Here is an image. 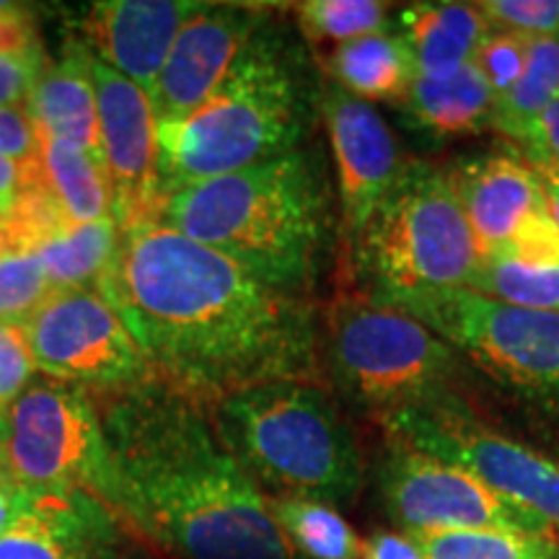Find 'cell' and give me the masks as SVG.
I'll list each match as a JSON object with an SVG mask.
<instances>
[{
  "mask_svg": "<svg viewBox=\"0 0 559 559\" xmlns=\"http://www.w3.org/2000/svg\"><path fill=\"white\" fill-rule=\"evenodd\" d=\"M495 102L492 88L472 62L445 79L415 75L396 107L412 128L445 140L492 128Z\"/></svg>",
  "mask_w": 559,
  "mask_h": 559,
  "instance_id": "obj_21",
  "label": "cell"
},
{
  "mask_svg": "<svg viewBox=\"0 0 559 559\" xmlns=\"http://www.w3.org/2000/svg\"><path fill=\"white\" fill-rule=\"evenodd\" d=\"M11 485V481H9V477H5V474H3V469H0V487H9Z\"/></svg>",
  "mask_w": 559,
  "mask_h": 559,
  "instance_id": "obj_42",
  "label": "cell"
},
{
  "mask_svg": "<svg viewBox=\"0 0 559 559\" xmlns=\"http://www.w3.org/2000/svg\"><path fill=\"white\" fill-rule=\"evenodd\" d=\"M34 358L24 326L0 324V415L24 394L34 379Z\"/></svg>",
  "mask_w": 559,
  "mask_h": 559,
  "instance_id": "obj_33",
  "label": "cell"
},
{
  "mask_svg": "<svg viewBox=\"0 0 559 559\" xmlns=\"http://www.w3.org/2000/svg\"><path fill=\"white\" fill-rule=\"evenodd\" d=\"M160 383L213 407L280 381L321 383V321L280 290L158 221L120 230L102 290Z\"/></svg>",
  "mask_w": 559,
  "mask_h": 559,
  "instance_id": "obj_1",
  "label": "cell"
},
{
  "mask_svg": "<svg viewBox=\"0 0 559 559\" xmlns=\"http://www.w3.org/2000/svg\"><path fill=\"white\" fill-rule=\"evenodd\" d=\"M120 249L115 221L60 226L32 243L55 290H102Z\"/></svg>",
  "mask_w": 559,
  "mask_h": 559,
  "instance_id": "obj_24",
  "label": "cell"
},
{
  "mask_svg": "<svg viewBox=\"0 0 559 559\" xmlns=\"http://www.w3.org/2000/svg\"><path fill=\"white\" fill-rule=\"evenodd\" d=\"M39 169L47 192L68 226L111 218L107 171L102 160L88 151L39 132Z\"/></svg>",
  "mask_w": 559,
  "mask_h": 559,
  "instance_id": "obj_23",
  "label": "cell"
},
{
  "mask_svg": "<svg viewBox=\"0 0 559 559\" xmlns=\"http://www.w3.org/2000/svg\"><path fill=\"white\" fill-rule=\"evenodd\" d=\"M21 500H24V492L19 487H0V534L9 528V523L13 521V515L19 513Z\"/></svg>",
  "mask_w": 559,
  "mask_h": 559,
  "instance_id": "obj_40",
  "label": "cell"
},
{
  "mask_svg": "<svg viewBox=\"0 0 559 559\" xmlns=\"http://www.w3.org/2000/svg\"><path fill=\"white\" fill-rule=\"evenodd\" d=\"M544 192H547V202L551 210V218H555L557 228H559V177H551V174H539Z\"/></svg>",
  "mask_w": 559,
  "mask_h": 559,
  "instance_id": "obj_41",
  "label": "cell"
},
{
  "mask_svg": "<svg viewBox=\"0 0 559 559\" xmlns=\"http://www.w3.org/2000/svg\"><path fill=\"white\" fill-rule=\"evenodd\" d=\"M45 62V52H0V107L26 104Z\"/></svg>",
  "mask_w": 559,
  "mask_h": 559,
  "instance_id": "obj_35",
  "label": "cell"
},
{
  "mask_svg": "<svg viewBox=\"0 0 559 559\" xmlns=\"http://www.w3.org/2000/svg\"><path fill=\"white\" fill-rule=\"evenodd\" d=\"M360 559H428L419 544L402 531H373L362 539Z\"/></svg>",
  "mask_w": 559,
  "mask_h": 559,
  "instance_id": "obj_39",
  "label": "cell"
},
{
  "mask_svg": "<svg viewBox=\"0 0 559 559\" xmlns=\"http://www.w3.org/2000/svg\"><path fill=\"white\" fill-rule=\"evenodd\" d=\"M528 60V37L510 32H495L481 41V47L474 55V66L492 88L495 99H502L510 88L519 83Z\"/></svg>",
  "mask_w": 559,
  "mask_h": 559,
  "instance_id": "obj_32",
  "label": "cell"
},
{
  "mask_svg": "<svg viewBox=\"0 0 559 559\" xmlns=\"http://www.w3.org/2000/svg\"><path fill=\"white\" fill-rule=\"evenodd\" d=\"M194 0H99L68 13V39L151 94Z\"/></svg>",
  "mask_w": 559,
  "mask_h": 559,
  "instance_id": "obj_17",
  "label": "cell"
},
{
  "mask_svg": "<svg viewBox=\"0 0 559 559\" xmlns=\"http://www.w3.org/2000/svg\"><path fill=\"white\" fill-rule=\"evenodd\" d=\"M326 79L373 104H396L415 79L409 50L396 32H379L337 45L326 60Z\"/></svg>",
  "mask_w": 559,
  "mask_h": 559,
  "instance_id": "obj_22",
  "label": "cell"
},
{
  "mask_svg": "<svg viewBox=\"0 0 559 559\" xmlns=\"http://www.w3.org/2000/svg\"><path fill=\"white\" fill-rule=\"evenodd\" d=\"M451 181L481 257L508 251L559 260V228L539 174L519 151H489L453 164Z\"/></svg>",
  "mask_w": 559,
  "mask_h": 559,
  "instance_id": "obj_13",
  "label": "cell"
},
{
  "mask_svg": "<svg viewBox=\"0 0 559 559\" xmlns=\"http://www.w3.org/2000/svg\"><path fill=\"white\" fill-rule=\"evenodd\" d=\"M0 559H122V521L96 495H24Z\"/></svg>",
  "mask_w": 559,
  "mask_h": 559,
  "instance_id": "obj_18",
  "label": "cell"
},
{
  "mask_svg": "<svg viewBox=\"0 0 559 559\" xmlns=\"http://www.w3.org/2000/svg\"><path fill=\"white\" fill-rule=\"evenodd\" d=\"M39 373L91 394H117L156 381L122 313L99 290H52L24 324Z\"/></svg>",
  "mask_w": 559,
  "mask_h": 559,
  "instance_id": "obj_11",
  "label": "cell"
},
{
  "mask_svg": "<svg viewBox=\"0 0 559 559\" xmlns=\"http://www.w3.org/2000/svg\"><path fill=\"white\" fill-rule=\"evenodd\" d=\"M515 148L528 160L536 174L559 177V94L549 102V107L521 132Z\"/></svg>",
  "mask_w": 559,
  "mask_h": 559,
  "instance_id": "obj_34",
  "label": "cell"
},
{
  "mask_svg": "<svg viewBox=\"0 0 559 559\" xmlns=\"http://www.w3.org/2000/svg\"><path fill=\"white\" fill-rule=\"evenodd\" d=\"M267 506L300 557L360 559L362 539L334 506L304 498H267Z\"/></svg>",
  "mask_w": 559,
  "mask_h": 559,
  "instance_id": "obj_26",
  "label": "cell"
},
{
  "mask_svg": "<svg viewBox=\"0 0 559 559\" xmlns=\"http://www.w3.org/2000/svg\"><path fill=\"white\" fill-rule=\"evenodd\" d=\"M319 91L321 79L306 47L270 13L198 109L156 124L158 207L181 187L309 143L319 120Z\"/></svg>",
  "mask_w": 559,
  "mask_h": 559,
  "instance_id": "obj_4",
  "label": "cell"
},
{
  "mask_svg": "<svg viewBox=\"0 0 559 559\" xmlns=\"http://www.w3.org/2000/svg\"><path fill=\"white\" fill-rule=\"evenodd\" d=\"M26 115L41 135L79 145L102 160L91 55L81 50L75 41H66L60 60L45 62L26 99Z\"/></svg>",
  "mask_w": 559,
  "mask_h": 559,
  "instance_id": "obj_19",
  "label": "cell"
},
{
  "mask_svg": "<svg viewBox=\"0 0 559 559\" xmlns=\"http://www.w3.org/2000/svg\"><path fill=\"white\" fill-rule=\"evenodd\" d=\"M99 145L111 187V218L128 230L158 218L156 115L148 91L91 58Z\"/></svg>",
  "mask_w": 559,
  "mask_h": 559,
  "instance_id": "obj_15",
  "label": "cell"
},
{
  "mask_svg": "<svg viewBox=\"0 0 559 559\" xmlns=\"http://www.w3.org/2000/svg\"><path fill=\"white\" fill-rule=\"evenodd\" d=\"M0 469L24 495L88 492L111 510V464L94 394L34 376L0 415Z\"/></svg>",
  "mask_w": 559,
  "mask_h": 559,
  "instance_id": "obj_9",
  "label": "cell"
},
{
  "mask_svg": "<svg viewBox=\"0 0 559 559\" xmlns=\"http://www.w3.org/2000/svg\"><path fill=\"white\" fill-rule=\"evenodd\" d=\"M379 485L389 519L407 536L469 528L557 536L547 521L502 498L472 472L409 445L389 443Z\"/></svg>",
  "mask_w": 559,
  "mask_h": 559,
  "instance_id": "obj_12",
  "label": "cell"
},
{
  "mask_svg": "<svg viewBox=\"0 0 559 559\" xmlns=\"http://www.w3.org/2000/svg\"><path fill=\"white\" fill-rule=\"evenodd\" d=\"M347 254L368 283L366 293L466 288L481 264L449 169L415 158L404 160Z\"/></svg>",
  "mask_w": 559,
  "mask_h": 559,
  "instance_id": "obj_7",
  "label": "cell"
},
{
  "mask_svg": "<svg viewBox=\"0 0 559 559\" xmlns=\"http://www.w3.org/2000/svg\"><path fill=\"white\" fill-rule=\"evenodd\" d=\"M461 362L430 326L368 293H340L321 321V370L379 419L453 400Z\"/></svg>",
  "mask_w": 559,
  "mask_h": 559,
  "instance_id": "obj_6",
  "label": "cell"
},
{
  "mask_svg": "<svg viewBox=\"0 0 559 559\" xmlns=\"http://www.w3.org/2000/svg\"><path fill=\"white\" fill-rule=\"evenodd\" d=\"M466 288L519 309L559 313V260L498 254L481 257Z\"/></svg>",
  "mask_w": 559,
  "mask_h": 559,
  "instance_id": "obj_25",
  "label": "cell"
},
{
  "mask_svg": "<svg viewBox=\"0 0 559 559\" xmlns=\"http://www.w3.org/2000/svg\"><path fill=\"white\" fill-rule=\"evenodd\" d=\"M477 5L495 32L559 39V0H481Z\"/></svg>",
  "mask_w": 559,
  "mask_h": 559,
  "instance_id": "obj_31",
  "label": "cell"
},
{
  "mask_svg": "<svg viewBox=\"0 0 559 559\" xmlns=\"http://www.w3.org/2000/svg\"><path fill=\"white\" fill-rule=\"evenodd\" d=\"M207 409L226 449L267 498L326 506L358 498L366 474L358 436L321 383H264Z\"/></svg>",
  "mask_w": 559,
  "mask_h": 559,
  "instance_id": "obj_5",
  "label": "cell"
},
{
  "mask_svg": "<svg viewBox=\"0 0 559 559\" xmlns=\"http://www.w3.org/2000/svg\"><path fill=\"white\" fill-rule=\"evenodd\" d=\"M428 559H559L557 536L469 528L412 536Z\"/></svg>",
  "mask_w": 559,
  "mask_h": 559,
  "instance_id": "obj_28",
  "label": "cell"
},
{
  "mask_svg": "<svg viewBox=\"0 0 559 559\" xmlns=\"http://www.w3.org/2000/svg\"><path fill=\"white\" fill-rule=\"evenodd\" d=\"M389 443L409 445L472 472L502 498L547 521L559 536V461L502 436L459 396L381 417Z\"/></svg>",
  "mask_w": 559,
  "mask_h": 559,
  "instance_id": "obj_10",
  "label": "cell"
},
{
  "mask_svg": "<svg viewBox=\"0 0 559 559\" xmlns=\"http://www.w3.org/2000/svg\"><path fill=\"white\" fill-rule=\"evenodd\" d=\"M0 156L13 160L39 158V132L26 109L0 107Z\"/></svg>",
  "mask_w": 559,
  "mask_h": 559,
  "instance_id": "obj_37",
  "label": "cell"
},
{
  "mask_svg": "<svg viewBox=\"0 0 559 559\" xmlns=\"http://www.w3.org/2000/svg\"><path fill=\"white\" fill-rule=\"evenodd\" d=\"M122 559H130V557H122Z\"/></svg>",
  "mask_w": 559,
  "mask_h": 559,
  "instance_id": "obj_43",
  "label": "cell"
},
{
  "mask_svg": "<svg viewBox=\"0 0 559 559\" xmlns=\"http://www.w3.org/2000/svg\"><path fill=\"white\" fill-rule=\"evenodd\" d=\"M559 94V39H528V60L523 75L502 99L495 102L492 130L502 138L519 140L549 102Z\"/></svg>",
  "mask_w": 559,
  "mask_h": 559,
  "instance_id": "obj_27",
  "label": "cell"
},
{
  "mask_svg": "<svg viewBox=\"0 0 559 559\" xmlns=\"http://www.w3.org/2000/svg\"><path fill=\"white\" fill-rule=\"evenodd\" d=\"M389 3L381 0H306L296 5L298 29L311 41H345L389 32Z\"/></svg>",
  "mask_w": 559,
  "mask_h": 559,
  "instance_id": "obj_29",
  "label": "cell"
},
{
  "mask_svg": "<svg viewBox=\"0 0 559 559\" xmlns=\"http://www.w3.org/2000/svg\"><path fill=\"white\" fill-rule=\"evenodd\" d=\"M368 296L423 321L461 360L559 428V313L519 309L469 288Z\"/></svg>",
  "mask_w": 559,
  "mask_h": 559,
  "instance_id": "obj_8",
  "label": "cell"
},
{
  "mask_svg": "<svg viewBox=\"0 0 559 559\" xmlns=\"http://www.w3.org/2000/svg\"><path fill=\"white\" fill-rule=\"evenodd\" d=\"M41 185L37 160H13L0 156V223H5L26 200V194Z\"/></svg>",
  "mask_w": 559,
  "mask_h": 559,
  "instance_id": "obj_36",
  "label": "cell"
},
{
  "mask_svg": "<svg viewBox=\"0 0 559 559\" xmlns=\"http://www.w3.org/2000/svg\"><path fill=\"white\" fill-rule=\"evenodd\" d=\"M396 34L407 45L415 75L445 79L472 66L492 26L477 3H415L400 13Z\"/></svg>",
  "mask_w": 559,
  "mask_h": 559,
  "instance_id": "obj_20",
  "label": "cell"
},
{
  "mask_svg": "<svg viewBox=\"0 0 559 559\" xmlns=\"http://www.w3.org/2000/svg\"><path fill=\"white\" fill-rule=\"evenodd\" d=\"M156 221L298 296H311L340 236L330 164L311 143L181 187Z\"/></svg>",
  "mask_w": 559,
  "mask_h": 559,
  "instance_id": "obj_3",
  "label": "cell"
},
{
  "mask_svg": "<svg viewBox=\"0 0 559 559\" xmlns=\"http://www.w3.org/2000/svg\"><path fill=\"white\" fill-rule=\"evenodd\" d=\"M0 52H45L34 13L26 5L0 3Z\"/></svg>",
  "mask_w": 559,
  "mask_h": 559,
  "instance_id": "obj_38",
  "label": "cell"
},
{
  "mask_svg": "<svg viewBox=\"0 0 559 559\" xmlns=\"http://www.w3.org/2000/svg\"><path fill=\"white\" fill-rule=\"evenodd\" d=\"M319 117L332 145L340 239L349 249L394 187L407 158H402L396 135L379 109L330 79H321Z\"/></svg>",
  "mask_w": 559,
  "mask_h": 559,
  "instance_id": "obj_14",
  "label": "cell"
},
{
  "mask_svg": "<svg viewBox=\"0 0 559 559\" xmlns=\"http://www.w3.org/2000/svg\"><path fill=\"white\" fill-rule=\"evenodd\" d=\"M52 283L29 249H0V324L24 326L52 296Z\"/></svg>",
  "mask_w": 559,
  "mask_h": 559,
  "instance_id": "obj_30",
  "label": "cell"
},
{
  "mask_svg": "<svg viewBox=\"0 0 559 559\" xmlns=\"http://www.w3.org/2000/svg\"><path fill=\"white\" fill-rule=\"evenodd\" d=\"M94 400L117 519L179 559H306L226 449L205 404L158 379Z\"/></svg>",
  "mask_w": 559,
  "mask_h": 559,
  "instance_id": "obj_2",
  "label": "cell"
},
{
  "mask_svg": "<svg viewBox=\"0 0 559 559\" xmlns=\"http://www.w3.org/2000/svg\"><path fill=\"white\" fill-rule=\"evenodd\" d=\"M267 16V9L247 3H200L181 26L148 94L156 124L181 120L198 109L221 86Z\"/></svg>",
  "mask_w": 559,
  "mask_h": 559,
  "instance_id": "obj_16",
  "label": "cell"
}]
</instances>
